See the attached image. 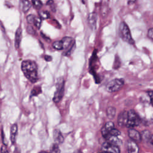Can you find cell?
Instances as JSON below:
<instances>
[{
    "label": "cell",
    "mask_w": 153,
    "mask_h": 153,
    "mask_svg": "<svg viewBox=\"0 0 153 153\" xmlns=\"http://www.w3.org/2000/svg\"><path fill=\"white\" fill-rule=\"evenodd\" d=\"M21 69L26 78L32 83L38 80V66L36 63L30 60H26L22 62Z\"/></svg>",
    "instance_id": "6da1fadb"
},
{
    "label": "cell",
    "mask_w": 153,
    "mask_h": 153,
    "mask_svg": "<svg viewBox=\"0 0 153 153\" xmlns=\"http://www.w3.org/2000/svg\"><path fill=\"white\" fill-rule=\"evenodd\" d=\"M119 32L121 39L124 41L127 42L130 44H134V40L131 37L130 29L124 22H122L120 23L119 26Z\"/></svg>",
    "instance_id": "7a4b0ae2"
},
{
    "label": "cell",
    "mask_w": 153,
    "mask_h": 153,
    "mask_svg": "<svg viewBox=\"0 0 153 153\" xmlns=\"http://www.w3.org/2000/svg\"><path fill=\"white\" fill-rule=\"evenodd\" d=\"M56 89L54 92L53 100L54 102L58 103L61 100L64 94L65 81L62 78L58 79L56 85Z\"/></svg>",
    "instance_id": "3957f363"
},
{
    "label": "cell",
    "mask_w": 153,
    "mask_h": 153,
    "mask_svg": "<svg viewBox=\"0 0 153 153\" xmlns=\"http://www.w3.org/2000/svg\"><path fill=\"white\" fill-rule=\"evenodd\" d=\"M124 80L121 78H115L109 81L106 85V90L110 93L120 90L124 85Z\"/></svg>",
    "instance_id": "277c9868"
},
{
    "label": "cell",
    "mask_w": 153,
    "mask_h": 153,
    "mask_svg": "<svg viewBox=\"0 0 153 153\" xmlns=\"http://www.w3.org/2000/svg\"><path fill=\"white\" fill-rule=\"evenodd\" d=\"M128 118L126 126L128 127H133L138 126L140 123V119L137 113L133 110L130 109L127 112Z\"/></svg>",
    "instance_id": "5b68a950"
},
{
    "label": "cell",
    "mask_w": 153,
    "mask_h": 153,
    "mask_svg": "<svg viewBox=\"0 0 153 153\" xmlns=\"http://www.w3.org/2000/svg\"><path fill=\"white\" fill-rule=\"evenodd\" d=\"M102 150L108 153H120V149L118 146L114 145L109 142H105L102 144Z\"/></svg>",
    "instance_id": "8992f818"
},
{
    "label": "cell",
    "mask_w": 153,
    "mask_h": 153,
    "mask_svg": "<svg viewBox=\"0 0 153 153\" xmlns=\"http://www.w3.org/2000/svg\"><path fill=\"white\" fill-rule=\"evenodd\" d=\"M127 150L128 153H138L139 148L136 142L131 139L127 143Z\"/></svg>",
    "instance_id": "52a82bcc"
},
{
    "label": "cell",
    "mask_w": 153,
    "mask_h": 153,
    "mask_svg": "<svg viewBox=\"0 0 153 153\" xmlns=\"http://www.w3.org/2000/svg\"><path fill=\"white\" fill-rule=\"evenodd\" d=\"M128 134L130 138L134 142H140L141 140L140 133L134 128H129L128 130Z\"/></svg>",
    "instance_id": "ba28073f"
},
{
    "label": "cell",
    "mask_w": 153,
    "mask_h": 153,
    "mask_svg": "<svg viewBox=\"0 0 153 153\" xmlns=\"http://www.w3.org/2000/svg\"><path fill=\"white\" fill-rule=\"evenodd\" d=\"M97 19V14L96 13H93V12L91 13L88 16V17H87L88 25L92 29H94L96 27Z\"/></svg>",
    "instance_id": "9c48e42d"
},
{
    "label": "cell",
    "mask_w": 153,
    "mask_h": 153,
    "mask_svg": "<svg viewBox=\"0 0 153 153\" xmlns=\"http://www.w3.org/2000/svg\"><path fill=\"white\" fill-rule=\"evenodd\" d=\"M127 118H128V114L127 111H123L121 112L118 117L117 122L120 126H126L127 122Z\"/></svg>",
    "instance_id": "30bf717a"
},
{
    "label": "cell",
    "mask_w": 153,
    "mask_h": 153,
    "mask_svg": "<svg viewBox=\"0 0 153 153\" xmlns=\"http://www.w3.org/2000/svg\"><path fill=\"white\" fill-rule=\"evenodd\" d=\"M22 38V30L20 27H18L15 33V38H14V46L16 49H18L20 47V42Z\"/></svg>",
    "instance_id": "8fae6325"
},
{
    "label": "cell",
    "mask_w": 153,
    "mask_h": 153,
    "mask_svg": "<svg viewBox=\"0 0 153 153\" xmlns=\"http://www.w3.org/2000/svg\"><path fill=\"white\" fill-rule=\"evenodd\" d=\"M53 139L55 143L59 145L63 143L64 140V137L60 130L56 129L53 131Z\"/></svg>",
    "instance_id": "7c38bea8"
},
{
    "label": "cell",
    "mask_w": 153,
    "mask_h": 153,
    "mask_svg": "<svg viewBox=\"0 0 153 153\" xmlns=\"http://www.w3.org/2000/svg\"><path fill=\"white\" fill-rule=\"evenodd\" d=\"M18 127L16 124H14L10 128V140L13 144L16 143V136L17 134Z\"/></svg>",
    "instance_id": "4fadbf2b"
},
{
    "label": "cell",
    "mask_w": 153,
    "mask_h": 153,
    "mask_svg": "<svg viewBox=\"0 0 153 153\" xmlns=\"http://www.w3.org/2000/svg\"><path fill=\"white\" fill-rule=\"evenodd\" d=\"M108 142H109V143L116 145V146H120L122 144V141L121 140L118 138V136H109L108 137V138L106 139Z\"/></svg>",
    "instance_id": "5bb4252c"
},
{
    "label": "cell",
    "mask_w": 153,
    "mask_h": 153,
    "mask_svg": "<svg viewBox=\"0 0 153 153\" xmlns=\"http://www.w3.org/2000/svg\"><path fill=\"white\" fill-rule=\"evenodd\" d=\"M31 5L28 0H21L20 7L23 13H27L30 8Z\"/></svg>",
    "instance_id": "9a60e30c"
},
{
    "label": "cell",
    "mask_w": 153,
    "mask_h": 153,
    "mask_svg": "<svg viewBox=\"0 0 153 153\" xmlns=\"http://www.w3.org/2000/svg\"><path fill=\"white\" fill-rule=\"evenodd\" d=\"M75 40H74L71 37L69 36H65L63 37L62 39L63 45V49L69 48L74 42Z\"/></svg>",
    "instance_id": "2e32d148"
},
{
    "label": "cell",
    "mask_w": 153,
    "mask_h": 153,
    "mask_svg": "<svg viewBox=\"0 0 153 153\" xmlns=\"http://www.w3.org/2000/svg\"><path fill=\"white\" fill-rule=\"evenodd\" d=\"M116 114V109L114 107L109 106L106 109V115L109 119H112Z\"/></svg>",
    "instance_id": "e0dca14e"
},
{
    "label": "cell",
    "mask_w": 153,
    "mask_h": 153,
    "mask_svg": "<svg viewBox=\"0 0 153 153\" xmlns=\"http://www.w3.org/2000/svg\"><path fill=\"white\" fill-rule=\"evenodd\" d=\"M53 47L54 49L57 50H61L63 49V45L62 40H58L53 42Z\"/></svg>",
    "instance_id": "ac0fdd59"
},
{
    "label": "cell",
    "mask_w": 153,
    "mask_h": 153,
    "mask_svg": "<svg viewBox=\"0 0 153 153\" xmlns=\"http://www.w3.org/2000/svg\"><path fill=\"white\" fill-rule=\"evenodd\" d=\"M140 136H141V139L149 141L151 134L149 130H144L141 133Z\"/></svg>",
    "instance_id": "d6986e66"
},
{
    "label": "cell",
    "mask_w": 153,
    "mask_h": 153,
    "mask_svg": "<svg viewBox=\"0 0 153 153\" xmlns=\"http://www.w3.org/2000/svg\"><path fill=\"white\" fill-rule=\"evenodd\" d=\"M41 93V88L40 86H35L31 91V96H36Z\"/></svg>",
    "instance_id": "ffe728a7"
},
{
    "label": "cell",
    "mask_w": 153,
    "mask_h": 153,
    "mask_svg": "<svg viewBox=\"0 0 153 153\" xmlns=\"http://www.w3.org/2000/svg\"><path fill=\"white\" fill-rule=\"evenodd\" d=\"M39 16L41 19L45 20L50 18V14L47 11H41L39 12Z\"/></svg>",
    "instance_id": "44dd1931"
},
{
    "label": "cell",
    "mask_w": 153,
    "mask_h": 153,
    "mask_svg": "<svg viewBox=\"0 0 153 153\" xmlns=\"http://www.w3.org/2000/svg\"><path fill=\"white\" fill-rule=\"evenodd\" d=\"M50 153H60V149L57 144L54 143L52 145L50 148Z\"/></svg>",
    "instance_id": "7402d4cb"
},
{
    "label": "cell",
    "mask_w": 153,
    "mask_h": 153,
    "mask_svg": "<svg viewBox=\"0 0 153 153\" xmlns=\"http://www.w3.org/2000/svg\"><path fill=\"white\" fill-rule=\"evenodd\" d=\"M32 4L36 9H40L42 6V3L41 0H32Z\"/></svg>",
    "instance_id": "603a6c76"
},
{
    "label": "cell",
    "mask_w": 153,
    "mask_h": 153,
    "mask_svg": "<svg viewBox=\"0 0 153 153\" xmlns=\"http://www.w3.org/2000/svg\"><path fill=\"white\" fill-rule=\"evenodd\" d=\"M103 127H104V128H105L109 132L111 130H112V128H114V123L112 122V121H109V122H107Z\"/></svg>",
    "instance_id": "cb8c5ba5"
},
{
    "label": "cell",
    "mask_w": 153,
    "mask_h": 153,
    "mask_svg": "<svg viewBox=\"0 0 153 153\" xmlns=\"http://www.w3.org/2000/svg\"><path fill=\"white\" fill-rule=\"evenodd\" d=\"M41 22H42V19H41V17H35L34 22H33V25H35V26L39 29L41 27Z\"/></svg>",
    "instance_id": "d4e9b609"
},
{
    "label": "cell",
    "mask_w": 153,
    "mask_h": 153,
    "mask_svg": "<svg viewBox=\"0 0 153 153\" xmlns=\"http://www.w3.org/2000/svg\"><path fill=\"white\" fill-rule=\"evenodd\" d=\"M36 16H35L33 14H29L26 17V20L29 25H33V22L35 20Z\"/></svg>",
    "instance_id": "484cf974"
},
{
    "label": "cell",
    "mask_w": 153,
    "mask_h": 153,
    "mask_svg": "<svg viewBox=\"0 0 153 153\" xmlns=\"http://www.w3.org/2000/svg\"><path fill=\"white\" fill-rule=\"evenodd\" d=\"M75 42L74 41V42L72 43V44L69 47V50L66 52L65 56H69L73 52V51L75 50Z\"/></svg>",
    "instance_id": "4316f807"
},
{
    "label": "cell",
    "mask_w": 153,
    "mask_h": 153,
    "mask_svg": "<svg viewBox=\"0 0 153 153\" xmlns=\"http://www.w3.org/2000/svg\"><path fill=\"white\" fill-rule=\"evenodd\" d=\"M121 134L120 131L116 128H112L109 131V135L110 136H118Z\"/></svg>",
    "instance_id": "83f0119b"
},
{
    "label": "cell",
    "mask_w": 153,
    "mask_h": 153,
    "mask_svg": "<svg viewBox=\"0 0 153 153\" xmlns=\"http://www.w3.org/2000/svg\"><path fill=\"white\" fill-rule=\"evenodd\" d=\"M26 30H27V32L29 34H30V35H34L35 34V30L33 29L32 26L30 25H29L27 26Z\"/></svg>",
    "instance_id": "f1b7e54d"
},
{
    "label": "cell",
    "mask_w": 153,
    "mask_h": 153,
    "mask_svg": "<svg viewBox=\"0 0 153 153\" xmlns=\"http://www.w3.org/2000/svg\"><path fill=\"white\" fill-rule=\"evenodd\" d=\"M148 36L152 40H153V27L150 28L148 31Z\"/></svg>",
    "instance_id": "f546056e"
},
{
    "label": "cell",
    "mask_w": 153,
    "mask_h": 153,
    "mask_svg": "<svg viewBox=\"0 0 153 153\" xmlns=\"http://www.w3.org/2000/svg\"><path fill=\"white\" fill-rule=\"evenodd\" d=\"M148 94L151 100V103L152 106H153V91H148Z\"/></svg>",
    "instance_id": "4dcf8cb0"
},
{
    "label": "cell",
    "mask_w": 153,
    "mask_h": 153,
    "mask_svg": "<svg viewBox=\"0 0 153 153\" xmlns=\"http://www.w3.org/2000/svg\"><path fill=\"white\" fill-rule=\"evenodd\" d=\"M1 153H9L7 146L4 145H3L2 146H1Z\"/></svg>",
    "instance_id": "1f68e13d"
},
{
    "label": "cell",
    "mask_w": 153,
    "mask_h": 153,
    "mask_svg": "<svg viewBox=\"0 0 153 153\" xmlns=\"http://www.w3.org/2000/svg\"><path fill=\"white\" fill-rule=\"evenodd\" d=\"M1 135H2V141H3L4 145H5V146H7V142H6V140H5V135H4V134L3 131H2Z\"/></svg>",
    "instance_id": "d6a6232c"
},
{
    "label": "cell",
    "mask_w": 153,
    "mask_h": 153,
    "mask_svg": "<svg viewBox=\"0 0 153 153\" xmlns=\"http://www.w3.org/2000/svg\"><path fill=\"white\" fill-rule=\"evenodd\" d=\"M44 59H45L46 61H47V62H50V61H51V60H52V57H51V56H50L45 55V56H44Z\"/></svg>",
    "instance_id": "836d02e7"
},
{
    "label": "cell",
    "mask_w": 153,
    "mask_h": 153,
    "mask_svg": "<svg viewBox=\"0 0 153 153\" xmlns=\"http://www.w3.org/2000/svg\"><path fill=\"white\" fill-rule=\"evenodd\" d=\"M41 36H42V37L44 39H45L46 41H50V39H49V38H48V37H47L44 34H43L42 33H41Z\"/></svg>",
    "instance_id": "e575fe53"
},
{
    "label": "cell",
    "mask_w": 153,
    "mask_h": 153,
    "mask_svg": "<svg viewBox=\"0 0 153 153\" xmlns=\"http://www.w3.org/2000/svg\"><path fill=\"white\" fill-rule=\"evenodd\" d=\"M53 3H54L53 0H48V1L47 2L46 4H47V5H51L53 4Z\"/></svg>",
    "instance_id": "d590c367"
},
{
    "label": "cell",
    "mask_w": 153,
    "mask_h": 153,
    "mask_svg": "<svg viewBox=\"0 0 153 153\" xmlns=\"http://www.w3.org/2000/svg\"><path fill=\"white\" fill-rule=\"evenodd\" d=\"M150 143L153 146V134H151L150 138H149V140Z\"/></svg>",
    "instance_id": "8d00e7d4"
},
{
    "label": "cell",
    "mask_w": 153,
    "mask_h": 153,
    "mask_svg": "<svg viewBox=\"0 0 153 153\" xmlns=\"http://www.w3.org/2000/svg\"><path fill=\"white\" fill-rule=\"evenodd\" d=\"M0 29H1L3 31L5 30H4V27L2 23V22H1V21H0Z\"/></svg>",
    "instance_id": "74e56055"
},
{
    "label": "cell",
    "mask_w": 153,
    "mask_h": 153,
    "mask_svg": "<svg viewBox=\"0 0 153 153\" xmlns=\"http://www.w3.org/2000/svg\"><path fill=\"white\" fill-rule=\"evenodd\" d=\"M73 153H82V151H81L77 150V151H74Z\"/></svg>",
    "instance_id": "f35d334b"
},
{
    "label": "cell",
    "mask_w": 153,
    "mask_h": 153,
    "mask_svg": "<svg viewBox=\"0 0 153 153\" xmlns=\"http://www.w3.org/2000/svg\"><path fill=\"white\" fill-rule=\"evenodd\" d=\"M39 153H50V152H47V151H41V152H39Z\"/></svg>",
    "instance_id": "ab89813d"
},
{
    "label": "cell",
    "mask_w": 153,
    "mask_h": 153,
    "mask_svg": "<svg viewBox=\"0 0 153 153\" xmlns=\"http://www.w3.org/2000/svg\"><path fill=\"white\" fill-rule=\"evenodd\" d=\"M136 0H128L129 2H134Z\"/></svg>",
    "instance_id": "60d3db41"
},
{
    "label": "cell",
    "mask_w": 153,
    "mask_h": 153,
    "mask_svg": "<svg viewBox=\"0 0 153 153\" xmlns=\"http://www.w3.org/2000/svg\"><path fill=\"white\" fill-rule=\"evenodd\" d=\"M98 153H108V152H105V151H102V152H98Z\"/></svg>",
    "instance_id": "b9f144b4"
}]
</instances>
